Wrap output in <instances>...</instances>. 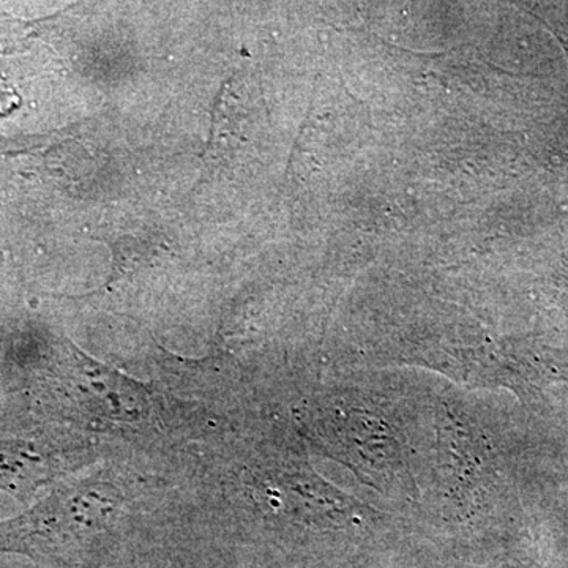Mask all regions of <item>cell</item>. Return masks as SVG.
Wrapping results in <instances>:
<instances>
[{
    "label": "cell",
    "instance_id": "cell-2",
    "mask_svg": "<svg viewBox=\"0 0 568 568\" xmlns=\"http://www.w3.org/2000/svg\"><path fill=\"white\" fill-rule=\"evenodd\" d=\"M78 413L99 425H140L151 414L148 388L84 357L74 366L69 386Z\"/></svg>",
    "mask_w": 568,
    "mask_h": 568
},
{
    "label": "cell",
    "instance_id": "cell-1",
    "mask_svg": "<svg viewBox=\"0 0 568 568\" xmlns=\"http://www.w3.org/2000/svg\"><path fill=\"white\" fill-rule=\"evenodd\" d=\"M122 504L121 489L100 474L65 481L28 514L0 525V551L100 568L115 549Z\"/></svg>",
    "mask_w": 568,
    "mask_h": 568
}]
</instances>
